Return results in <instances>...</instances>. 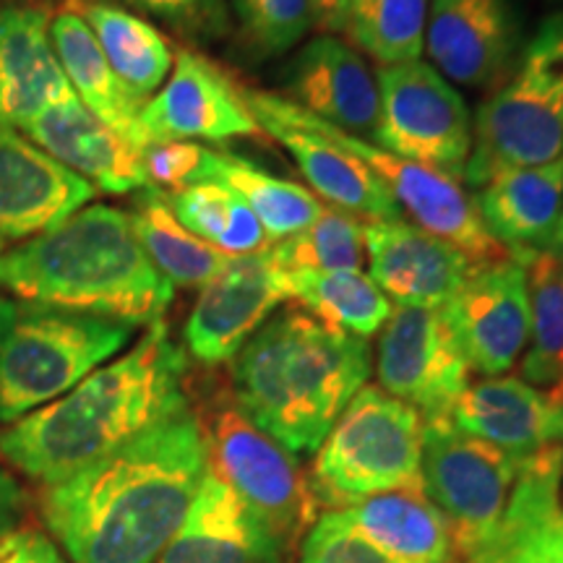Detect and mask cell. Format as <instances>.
<instances>
[{
  "label": "cell",
  "mask_w": 563,
  "mask_h": 563,
  "mask_svg": "<svg viewBox=\"0 0 563 563\" xmlns=\"http://www.w3.org/2000/svg\"><path fill=\"white\" fill-rule=\"evenodd\" d=\"M42 5H0V123L24 131L40 112L79 100L51 37Z\"/></svg>",
  "instance_id": "cell-19"
},
{
  "label": "cell",
  "mask_w": 563,
  "mask_h": 563,
  "mask_svg": "<svg viewBox=\"0 0 563 563\" xmlns=\"http://www.w3.org/2000/svg\"><path fill=\"white\" fill-rule=\"evenodd\" d=\"M232 399L290 454H316L371 376L363 336L287 308L232 357Z\"/></svg>",
  "instance_id": "cell-3"
},
{
  "label": "cell",
  "mask_w": 563,
  "mask_h": 563,
  "mask_svg": "<svg viewBox=\"0 0 563 563\" xmlns=\"http://www.w3.org/2000/svg\"><path fill=\"white\" fill-rule=\"evenodd\" d=\"M287 553L290 548L209 467L157 563H285Z\"/></svg>",
  "instance_id": "cell-21"
},
{
  "label": "cell",
  "mask_w": 563,
  "mask_h": 563,
  "mask_svg": "<svg viewBox=\"0 0 563 563\" xmlns=\"http://www.w3.org/2000/svg\"><path fill=\"white\" fill-rule=\"evenodd\" d=\"M454 563H473V561H464V559H456Z\"/></svg>",
  "instance_id": "cell-44"
},
{
  "label": "cell",
  "mask_w": 563,
  "mask_h": 563,
  "mask_svg": "<svg viewBox=\"0 0 563 563\" xmlns=\"http://www.w3.org/2000/svg\"><path fill=\"white\" fill-rule=\"evenodd\" d=\"M131 340L129 323L0 298V426L55 402Z\"/></svg>",
  "instance_id": "cell-5"
},
{
  "label": "cell",
  "mask_w": 563,
  "mask_h": 563,
  "mask_svg": "<svg viewBox=\"0 0 563 563\" xmlns=\"http://www.w3.org/2000/svg\"><path fill=\"white\" fill-rule=\"evenodd\" d=\"M217 180L235 191L249 207L256 211L258 222L269 238L277 243L295 232L306 230L323 211L319 196L298 186V183L282 180L277 175L251 165L249 159L232 157V154L203 152L201 180Z\"/></svg>",
  "instance_id": "cell-30"
},
{
  "label": "cell",
  "mask_w": 563,
  "mask_h": 563,
  "mask_svg": "<svg viewBox=\"0 0 563 563\" xmlns=\"http://www.w3.org/2000/svg\"><path fill=\"white\" fill-rule=\"evenodd\" d=\"M287 89L300 110L352 136L378 125V84L363 55L334 34H319L292 60Z\"/></svg>",
  "instance_id": "cell-22"
},
{
  "label": "cell",
  "mask_w": 563,
  "mask_h": 563,
  "mask_svg": "<svg viewBox=\"0 0 563 563\" xmlns=\"http://www.w3.org/2000/svg\"><path fill=\"white\" fill-rule=\"evenodd\" d=\"M371 279L399 306L441 308L462 290L477 266L456 245L410 222H373L365 228Z\"/></svg>",
  "instance_id": "cell-18"
},
{
  "label": "cell",
  "mask_w": 563,
  "mask_h": 563,
  "mask_svg": "<svg viewBox=\"0 0 563 563\" xmlns=\"http://www.w3.org/2000/svg\"><path fill=\"white\" fill-rule=\"evenodd\" d=\"M470 371L501 376L514 368L530 342V287L519 258L475 272L462 290L441 306Z\"/></svg>",
  "instance_id": "cell-13"
},
{
  "label": "cell",
  "mask_w": 563,
  "mask_h": 563,
  "mask_svg": "<svg viewBox=\"0 0 563 563\" xmlns=\"http://www.w3.org/2000/svg\"><path fill=\"white\" fill-rule=\"evenodd\" d=\"M449 420L517 460L563 446V405L522 378L490 376L470 384Z\"/></svg>",
  "instance_id": "cell-23"
},
{
  "label": "cell",
  "mask_w": 563,
  "mask_h": 563,
  "mask_svg": "<svg viewBox=\"0 0 563 563\" xmlns=\"http://www.w3.org/2000/svg\"><path fill=\"white\" fill-rule=\"evenodd\" d=\"M79 173L0 123V241H32L95 199Z\"/></svg>",
  "instance_id": "cell-17"
},
{
  "label": "cell",
  "mask_w": 563,
  "mask_h": 563,
  "mask_svg": "<svg viewBox=\"0 0 563 563\" xmlns=\"http://www.w3.org/2000/svg\"><path fill=\"white\" fill-rule=\"evenodd\" d=\"M26 517V493L16 483V477L0 467V540L9 538L24 525Z\"/></svg>",
  "instance_id": "cell-41"
},
{
  "label": "cell",
  "mask_w": 563,
  "mask_h": 563,
  "mask_svg": "<svg viewBox=\"0 0 563 563\" xmlns=\"http://www.w3.org/2000/svg\"><path fill=\"white\" fill-rule=\"evenodd\" d=\"M530 287V350L522 376L530 386L563 384V258L553 251H534L525 258Z\"/></svg>",
  "instance_id": "cell-33"
},
{
  "label": "cell",
  "mask_w": 563,
  "mask_h": 563,
  "mask_svg": "<svg viewBox=\"0 0 563 563\" xmlns=\"http://www.w3.org/2000/svg\"><path fill=\"white\" fill-rule=\"evenodd\" d=\"M0 287L16 300L152 327L173 302V285L141 249L123 209H79L58 228L0 253Z\"/></svg>",
  "instance_id": "cell-4"
},
{
  "label": "cell",
  "mask_w": 563,
  "mask_h": 563,
  "mask_svg": "<svg viewBox=\"0 0 563 563\" xmlns=\"http://www.w3.org/2000/svg\"><path fill=\"white\" fill-rule=\"evenodd\" d=\"M253 121L298 162L302 178L321 199L371 222H405V211L361 159L344 152L327 133L302 121L298 104L264 89H243Z\"/></svg>",
  "instance_id": "cell-12"
},
{
  "label": "cell",
  "mask_w": 563,
  "mask_h": 563,
  "mask_svg": "<svg viewBox=\"0 0 563 563\" xmlns=\"http://www.w3.org/2000/svg\"><path fill=\"white\" fill-rule=\"evenodd\" d=\"M232 9L258 55L292 51L313 30L311 0H232Z\"/></svg>",
  "instance_id": "cell-36"
},
{
  "label": "cell",
  "mask_w": 563,
  "mask_h": 563,
  "mask_svg": "<svg viewBox=\"0 0 563 563\" xmlns=\"http://www.w3.org/2000/svg\"><path fill=\"white\" fill-rule=\"evenodd\" d=\"M133 9L191 40L220 37L228 30V0H125Z\"/></svg>",
  "instance_id": "cell-38"
},
{
  "label": "cell",
  "mask_w": 563,
  "mask_h": 563,
  "mask_svg": "<svg viewBox=\"0 0 563 563\" xmlns=\"http://www.w3.org/2000/svg\"><path fill=\"white\" fill-rule=\"evenodd\" d=\"M431 0H350V42L382 66L420 60Z\"/></svg>",
  "instance_id": "cell-34"
},
{
  "label": "cell",
  "mask_w": 563,
  "mask_h": 563,
  "mask_svg": "<svg viewBox=\"0 0 563 563\" xmlns=\"http://www.w3.org/2000/svg\"><path fill=\"white\" fill-rule=\"evenodd\" d=\"M272 262L285 272H361L365 228L342 209H327L306 230L269 245Z\"/></svg>",
  "instance_id": "cell-35"
},
{
  "label": "cell",
  "mask_w": 563,
  "mask_h": 563,
  "mask_svg": "<svg viewBox=\"0 0 563 563\" xmlns=\"http://www.w3.org/2000/svg\"><path fill=\"white\" fill-rule=\"evenodd\" d=\"M0 563H70L60 548L40 527H19L0 540Z\"/></svg>",
  "instance_id": "cell-40"
},
{
  "label": "cell",
  "mask_w": 563,
  "mask_h": 563,
  "mask_svg": "<svg viewBox=\"0 0 563 563\" xmlns=\"http://www.w3.org/2000/svg\"><path fill=\"white\" fill-rule=\"evenodd\" d=\"M141 123L154 141H228L262 131L228 70L194 51L175 55L170 81L144 104Z\"/></svg>",
  "instance_id": "cell-16"
},
{
  "label": "cell",
  "mask_w": 563,
  "mask_h": 563,
  "mask_svg": "<svg viewBox=\"0 0 563 563\" xmlns=\"http://www.w3.org/2000/svg\"><path fill=\"white\" fill-rule=\"evenodd\" d=\"M563 157V13L545 19L522 58L483 104L464 178L483 188L496 175Z\"/></svg>",
  "instance_id": "cell-6"
},
{
  "label": "cell",
  "mask_w": 563,
  "mask_h": 563,
  "mask_svg": "<svg viewBox=\"0 0 563 563\" xmlns=\"http://www.w3.org/2000/svg\"><path fill=\"white\" fill-rule=\"evenodd\" d=\"M186 352L170 340L165 321L152 323L121 357L0 431V454L34 483L66 481L186 410Z\"/></svg>",
  "instance_id": "cell-2"
},
{
  "label": "cell",
  "mask_w": 563,
  "mask_h": 563,
  "mask_svg": "<svg viewBox=\"0 0 563 563\" xmlns=\"http://www.w3.org/2000/svg\"><path fill=\"white\" fill-rule=\"evenodd\" d=\"M68 9L87 21L110 68L141 102L162 87L173 66V47L150 21L110 0H74Z\"/></svg>",
  "instance_id": "cell-28"
},
{
  "label": "cell",
  "mask_w": 563,
  "mask_h": 563,
  "mask_svg": "<svg viewBox=\"0 0 563 563\" xmlns=\"http://www.w3.org/2000/svg\"><path fill=\"white\" fill-rule=\"evenodd\" d=\"M548 394H551V397L555 399V402H561V405H563V384H561V386H555V389H551Z\"/></svg>",
  "instance_id": "cell-43"
},
{
  "label": "cell",
  "mask_w": 563,
  "mask_h": 563,
  "mask_svg": "<svg viewBox=\"0 0 563 563\" xmlns=\"http://www.w3.org/2000/svg\"><path fill=\"white\" fill-rule=\"evenodd\" d=\"M209 473L191 407L47 485L42 517L70 563H157Z\"/></svg>",
  "instance_id": "cell-1"
},
{
  "label": "cell",
  "mask_w": 563,
  "mask_h": 563,
  "mask_svg": "<svg viewBox=\"0 0 563 563\" xmlns=\"http://www.w3.org/2000/svg\"><path fill=\"white\" fill-rule=\"evenodd\" d=\"M298 563H407L384 553L350 522L344 509H327L316 517L300 540Z\"/></svg>",
  "instance_id": "cell-37"
},
{
  "label": "cell",
  "mask_w": 563,
  "mask_h": 563,
  "mask_svg": "<svg viewBox=\"0 0 563 563\" xmlns=\"http://www.w3.org/2000/svg\"><path fill=\"white\" fill-rule=\"evenodd\" d=\"M378 384L426 415L452 418L470 386V365L443 321L441 308L397 306L378 340Z\"/></svg>",
  "instance_id": "cell-11"
},
{
  "label": "cell",
  "mask_w": 563,
  "mask_h": 563,
  "mask_svg": "<svg viewBox=\"0 0 563 563\" xmlns=\"http://www.w3.org/2000/svg\"><path fill=\"white\" fill-rule=\"evenodd\" d=\"M350 522L373 545L407 563H454V534L422 488L378 493L347 506Z\"/></svg>",
  "instance_id": "cell-27"
},
{
  "label": "cell",
  "mask_w": 563,
  "mask_h": 563,
  "mask_svg": "<svg viewBox=\"0 0 563 563\" xmlns=\"http://www.w3.org/2000/svg\"><path fill=\"white\" fill-rule=\"evenodd\" d=\"M473 203L485 232L514 258L548 251L563 211V157L496 175Z\"/></svg>",
  "instance_id": "cell-25"
},
{
  "label": "cell",
  "mask_w": 563,
  "mask_h": 563,
  "mask_svg": "<svg viewBox=\"0 0 563 563\" xmlns=\"http://www.w3.org/2000/svg\"><path fill=\"white\" fill-rule=\"evenodd\" d=\"M287 295L285 269L272 262L269 245L249 256L230 258L214 279L201 287L186 321V350L203 365L230 363Z\"/></svg>",
  "instance_id": "cell-14"
},
{
  "label": "cell",
  "mask_w": 563,
  "mask_h": 563,
  "mask_svg": "<svg viewBox=\"0 0 563 563\" xmlns=\"http://www.w3.org/2000/svg\"><path fill=\"white\" fill-rule=\"evenodd\" d=\"M131 222L141 249L173 287H203L230 264L228 253L183 228L162 188H141L133 199Z\"/></svg>",
  "instance_id": "cell-29"
},
{
  "label": "cell",
  "mask_w": 563,
  "mask_h": 563,
  "mask_svg": "<svg viewBox=\"0 0 563 563\" xmlns=\"http://www.w3.org/2000/svg\"><path fill=\"white\" fill-rule=\"evenodd\" d=\"M199 420L211 473L228 483L287 548L302 540L321 506L295 454L245 418L232 397L211 402L207 418Z\"/></svg>",
  "instance_id": "cell-8"
},
{
  "label": "cell",
  "mask_w": 563,
  "mask_h": 563,
  "mask_svg": "<svg viewBox=\"0 0 563 563\" xmlns=\"http://www.w3.org/2000/svg\"><path fill=\"white\" fill-rule=\"evenodd\" d=\"M522 460L460 431L449 418L422 422L420 481L470 559L501 522Z\"/></svg>",
  "instance_id": "cell-9"
},
{
  "label": "cell",
  "mask_w": 563,
  "mask_h": 563,
  "mask_svg": "<svg viewBox=\"0 0 563 563\" xmlns=\"http://www.w3.org/2000/svg\"><path fill=\"white\" fill-rule=\"evenodd\" d=\"M287 295L332 329L368 340L384 329L394 302L363 272H285Z\"/></svg>",
  "instance_id": "cell-31"
},
{
  "label": "cell",
  "mask_w": 563,
  "mask_h": 563,
  "mask_svg": "<svg viewBox=\"0 0 563 563\" xmlns=\"http://www.w3.org/2000/svg\"><path fill=\"white\" fill-rule=\"evenodd\" d=\"M51 37L60 66L84 108L121 133L139 152L150 150L154 136L141 123L144 102L118 79L87 21L76 11L63 9L51 21Z\"/></svg>",
  "instance_id": "cell-26"
},
{
  "label": "cell",
  "mask_w": 563,
  "mask_h": 563,
  "mask_svg": "<svg viewBox=\"0 0 563 563\" xmlns=\"http://www.w3.org/2000/svg\"><path fill=\"white\" fill-rule=\"evenodd\" d=\"M420 452V412L382 386H363L316 452L308 483L321 509H347L378 493L422 488Z\"/></svg>",
  "instance_id": "cell-7"
},
{
  "label": "cell",
  "mask_w": 563,
  "mask_h": 563,
  "mask_svg": "<svg viewBox=\"0 0 563 563\" xmlns=\"http://www.w3.org/2000/svg\"><path fill=\"white\" fill-rule=\"evenodd\" d=\"M203 152H207L203 146L191 141H154L144 152L146 180L162 191L170 188L173 194L194 186L201 180Z\"/></svg>",
  "instance_id": "cell-39"
},
{
  "label": "cell",
  "mask_w": 563,
  "mask_h": 563,
  "mask_svg": "<svg viewBox=\"0 0 563 563\" xmlns=\"http://www.w3.org/2000/svg\"><path fill=\"white\" fill-rule=\"evenodd\" d=\"M313 5V26L323 34L344 32L347 24L350 0H311Z\"/></svg>",
  "instance_id": "cell-42"
},
{
  "label": "cell",
  "mask_w": 563,
  "mask_h": 563,
  "mask_svg": "<svg viewBox=\"0 0 563 563\" xmlns=\"http://www.w3.org/2000/svg\"><path fill=\"white\" fill-rule=\"evenodd\" d=\"M32 144L47 152L68 170L108 194H133L150 186L144 173V152L121 133L91 115L81 100H70L40 112L24 129Z\"/></svg>",
  "instance_id": "cell-24"
},
{
  "label": "cell",
  "mask_w": 563,
  "mask_h": 563,
  "mask_svg": "<svg viewBox=\"0 0 563 563\" xmlns=\"http://www.w3.org/2000/svg\"><path fill=\"white\" fill-rule=\"evenodd\" d=\"M519 16L514 0H431L426 51L446 81L498 87L517 66Z\"/></svg>",
  "instance_id": "cell-15"
},
{
  "label": "cell",
  "mask_w": 563,
  "mask_h": 563,
  "mask_svg": "<svg viewBox=\"0 0 563 563\" xmlns=\"http://www.w3.org/2000/svg\"><path fill=\"white\" fill-rule=\"evenodd\" d=\"M378 125L373 139L382 150L422 167L464 178L473 152V118L467 102L431 63L410 60L382 66Z\"/></svg>",
  "instance_id": "cell-10"
},
{
  "label": "cell",
  "mask_w": 563,
  "mask_h": 563,
  "mask_svg": "<svg viewBox=\"0 0 563 563\" xmlns=\"http://www.w3.org/2000/svg\"><path fill=\"white\" fill-rule=\"evenodd\" d=\"M563 446L525 456L496 530L464 561L563 563Z\"/></svg>",
  "instance_id": "cell-20"
},
{
  "label": "cell",
  "mask_w": 563,
  "mask_h": 563,
  "mask_svg": "<svg viewBox=\"0 0 563 563\" xmlns=\"http://www.w3.org/2000/svg\"><path fill=\"white\" fill-rule=\"evenodd\" d=\"M167 199L183 228L228 253L230 258L249 256L269 245L256 211L222 183H194V186L167 194Z\"/></svg>",
  "instance_id": "cell-32"
}]
</instances>
